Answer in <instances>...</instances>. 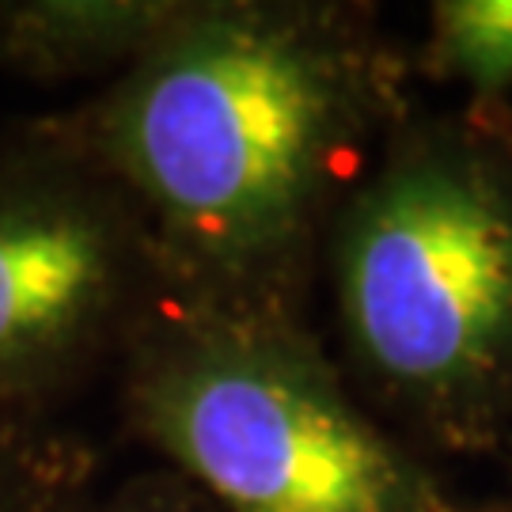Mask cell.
Masks as SVG:
<instances>
[{
    "mask_svg": "<svg viewBox=\"0 0 512 512\" xmlns=\"http://www.w3.org/2000/svg\"><path fill=\"white\" fill-rule=\"evenodd\" d=\"M414 80L376 4L186 0L61 122L141 209L171 296L311 319L330 228Z\"/></svg>",
    "mask_w": 512,
    "mask_h": 512,
    "instance_id": "1",
    "label": "cell"
},
{
    "mask_svg": "<svg viewBox=\"0 0 512 512\" xmlns=\"http://www.w3.org/2000/svg\"><path fill=\"white\" fill-rule=\"evenodd\" d=\"M338 361L429 459L512 448V103L414 107L323 255Z\"/></svg>",
    "mask_w": 512,
    "mask_h": 512,
    "instance_id": "2",
    "label": "cell"
},
{
    "mask_svg": "<svg viewBox=\"0 0 512 512\" xmlns=\"http://www.w3.org/2000/svg\"><path fill=\"white\" fill-rule=\"evenodd\" d=\"M114 380L122 429L224 512H494L361 399L311 319L167 296Z\"/></svg>",
    "mask_w": 512,
    "mask_h": 512,
    "instance_id": "3",
    "label": "cell"
},
{
    "mask_svg": "<svg viewBox=\"0 0 512 512\" xmlns=\"http://www.w3.org/2000/svg\"><path fill=\"white\" fill-rule=\"evenodd\" d=\"M167 296L141 209L61 114L0 141V418L118 368Z\"/></svg>",
    "mask_w": 512,
    "mask_h": 512,
    "instance_id": "4",
    "label": "cell"
},
{
    "mask_svg": "<svg viewBox=\"0 0 512 512\" xmlns=\"http://www.w3.org/2000/svg\"><path fill=\"white\" fill-rule=\"evenodd\" d=\"M186 0H0V73L31 84L122 76Z\"/></svg>",
    "mask_w": 512,
    "mask_h": 512,
    "instance_id": "5",
    "label": "cell"
},
{
    "mask_svg": "<svg viewBox=\"0 0 512 512\" xmlns=\"http://www.w3.org/2000/svg\"><path fill=\"white\" fill-rule=\"evenodd\" d=\"M414 73L459 84L467 103H512V0L429 4Z\"/></svg>",
    "mask_w": 512,
    "mask_h": 512,
    "instance_id": "6",
    "label": "cell"
},
{
    "mask_svg": "<svg viewBox=\"0 0 512 512\" xmlns=\"http://www.w3.org/2000/svg\"><path fill=\"white\" fill-rule=\"evenodd\" d=\"M92 440L46 418H0V512H65L95 490Z\"/></svg>",
    "mask_w": 512,
    "mask_h": 512,
    "instance_id": "7",
    "label": "cell"
},
{
    "mask_svg": "<svg viewBox=\"0 0 512 512\" xmlns=\"http://www.w3.org/2000/svg\"><path fill=\"white\" fill-rule=\"evenodd\" d=\"M65 512H224L209 494L171 467L133 475L110 490H92Z\"/></svg>",
    "mask_w": 512,
    "mask_h": 512,
    "instance_id": "8",
    "label": "cell"
},
{
    "mask_svg": "<svg viewBox=\"0 0 512 512\" xmlns=\"http://www.w3.org/2000/svg\"><path fill=\"white\" fill-rule=\"evenodd\" d=\"M505 456H509V486H505V497H501L497 505H490L494 512H512V448L505 452Z\"/></svg>",
    "mask_w": 512,
    "mask_h": 512,
    "instance_id": "9",
    "label": "cell"
}]
</instances>
